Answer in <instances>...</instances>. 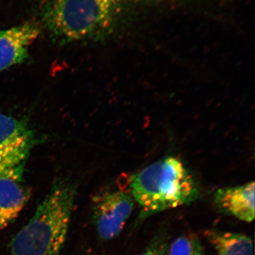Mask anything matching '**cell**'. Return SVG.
<instances>
[{"label": "cell", "instance_id": "obj_1", "mask_svg": "<svg viewBox=\"0 0 255 255\" xmlns=\"http://www.w3.org/2000/svg\"><path fill=\"white\" fill-rule=\"evenodd\" d=\"M191 0H43V27L60 43L98 42L144 18L182 8Z\"/></svg>", "mask_w": 255, "mask_h": 255}, {"label": "cell", "instance_id": "obj_2", "mask_svg": "<svg viewBox=\"0 0 255 255\" xmlns=\"http://www.w3.org/2000/svg\"><path fill=\"white\" fill-rule=\"evenodd\" d=\"M76 196L72 183L55 182L31 219L11 239L10 255H60Z\"/></svg>", "mask_w": 255, "mask_h": 255}, {"label": "cell", "instance_id": "obj_3", "mask_svg": "<svg viewBox=\"0 0 255 255\" xmlns=\"http://www.w3.org/2000/svg\"><path fill=\"white\" fill-rule=\"evenodd\" d=\"M130 187L132 197L140 206L139 222L166 210L190 204L199 195L194 177L182 160L174 157L146 167L132 177Z\"/></svg>", "mask_w": 255, "mask_h": 255}, {"label": "cell", "instance_id": "obj_4", "mask_svg": "<svg viewBox=\"0 0 255 255\" xmlns=\"http://www.w3.org/2000/svg\"><path fill=\"white\" fill-rule=\"evenodd\" d=\"M134 209L133 198L121 190H108L94 199L93 218L101 239L119 236Z\"/></svg>", "mask_w": 255, "mask_h": 255}, {"label": "cell", "instance_id": "obj_5", "mask_svg": "<svg viewBox=\"0 0 255 255\" xmlns=\"http://www.w3.org/2000/svg\"><path fill=\"white\" fill-rule=\"evenodd\" d=\"M25 164L11 166L0 173V231L17 218L29 199L23 179Z\"/></svg>", "mask_w": 255, "mask_h": 255}, {"label": "cell", "instance_id": "obj_6", "mask_svg": "<svg viewBox=\"0 0 255 255\" xmlns=\"http://www.w3.org/2000/svg\"><path fill=\"white\" fill-rule=\"evenodd\" d=\"M33 142V132L22 120L0 112V166L27 160Z\"/></svg>", "mask_w": 255, "mask_h": 255}, {"label": "cell", "instance_id": "obj_7", "mask_svg": "<svg viewBox=\"0 0 255 255\" xmlns=\"http://www.w3.org/2000/svg\"><path fill=\"white\" fill-rule=\"evenodd\" d=\"M40 33L39 25L31 21L0 30V73L27 59Z\"/></svg>", "mask_w": 255, "mask_h": 255}, {"label": "cell", "instance_id": "obj_8", "mask_svg": "<svg viewBox=\"0 0 255 255\" xmlns=\"http://www.w3.org/2000/svg\"><path fill=\"white\" fill-rule=\"evenodd\" d=\"M214 202L223 213L251 223L255 219V183L220 189L215 194Z\"/></svg>", "mask_w": 255, "mask_h": 255}, {"label": "cell", "instance_id": "obj_9", "mask_svg": "<svg viewBox=\"0 0 255 255\" xmlns=\"http://www.w3.org/2000/svg\"><path fill=\"white\" fill-rule=\"evenodd\" d=\"M205 237L219 255H253V241L246 235L209 230Z\"/></svg>", "mask_w": 255, "mask_h": 255}, {"label": "cell", "instance_id": "obj_10", "mask_svg": "<svg viewBox=\"0 0 255 255\" xmlns=\"http://www.w3.org/2000/svg\"><path fill=\"white\" fill-rule=\"evenodd\" d=\"M202 252L199 238L194 236H184L169 245L168 255H198Z\"/></svg>", "mask_w": 255, "mask_h": 255}, {"label": "cell", "instance_id": "obj_11", "mask_svg": "<svg viewBox=\"0 0 255 255\" xmlns=\"http://www.w3.org/2000/svg\"><path fill=\"white\" fill-rule=\"evenodd\" d=\"M169 236L167 233H157L143 252L139 255H168Z\"/></svg>", "mask_w": 255, "mask_h": 255}, {"label": "cell", "instance_id": "obj_12", "mask_svg": "<svg viewBox=\"0 0 255 255\" xmlns=\"http://www.w3.org/2000/svg\"><path fill=\"white\" fill-rule=\"evenodd\" d=\"M198 255H204V252H202V253H199Z\"/></svg>", "mask_w": 255, "mask_h": 255}]
</instances>
